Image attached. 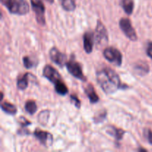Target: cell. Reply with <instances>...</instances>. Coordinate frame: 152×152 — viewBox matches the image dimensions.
I'll list each match as a JSON object with an SVG mask.
<instances>
[{
    "instance_id": "603a6c76",
    "label": "cell",
    "mask_w": 152,
    "mask_h": 152,
    "mask_svg": "<svg viewBox=\"0 0 152 152\" xmlns=\"http://www.w3.org/2000/svg\"><path fill=\"white\" fill-rule=\"evenodd\" d=\"M22 61H23L24 66L26 68H28V69H30V68L34 67V62L31 60V59L29 56H24L23 59H22Z\"/></svg>"
},
{
    "instance_id": "cb8c5ba5",
    "label": "cell",
    "mask_w": 152,
    "mask_h": 152,
    "mask_svg": "<svg viewBox=\"0 0 152 152\" xmlns=\"http://www.w3.org/2000/svg\"><path fill=\"white\" fill-rule=\"evenodd\" d=\"M70 98H71V102L75 105L76 108H80V107H81V101H80V99L77 97V96L72 94L70 96Z\"/></svg>"
},
{
    "instance_id": "8fae6325",
    "label": "cell",
    "mask_w": 152,
    "mask_h": 152,
    "mask_svg": "<svg viewBox=\"0 0 152 152\" xmlns=\"http://www.w3.org/2000/svg\"><path fill=\"white\" fill-rule=\"evenodd\" d=\"M94 42V34L92 32H86L83 36V45H84V50H86V53H91Z\"/></svg>"
},
{
    "instance_id": "4316f807",
    "label": "cell",
    "mask_w": 152,
    "mask_h": 152,
    "mask_svg": "<svg viewBox=\"0 0 152 152\" xmlns=\"http://www.w3.org/2000/svg\"><path fill=\"white\" fill-rule=\"evenodd\" d=\"M146 53H147V55H148V56L152 59V42L148 44V48H147V50H146Z\"/></svg>"
},
{
    "instance_id": "6da1fadb",
    "label": "cell",
    "mask_w": 152,
    "mask_h": 152,
    "mask_svg": "<svg viewBox=\"0 0 152 152\" xmlns=\"http://www.w3.org/2000/svg\"><path fill=\"white\" fill-rule=\"evenodd\" d=\"M96 81L105 94H111L121 88L122 83L118 74L110 68H105L96 72Z\"/></svg>"
},
{
    "instance_id": "52a82bcc",
    "label": "cell",
    "mask_w": 152,
    "mask_h": 152,
    "mask_svg": "<svg viewBox=\"0 0 152 152\" xmlns=\"http://www.w3.org/2000/svg\"><path fill=\"white\" fill-rule=\"evenodd\" d=\"M65 66H66L68 72L73 77H74L77 79H79V80H82V81H86L87 79L85 77L84 74H83L81 65L78 62H76L74 59H71V60L66 62Z\"/></svg>"
},
{
    "instance_id": "4fadbf2b",
    "label": "cell",
    "mask_w": 152,
    "mask_h": 152,
    "mask_svg": "<svg viewBox=\"0 0 152 152\" xmlns=\"http://www.w3.org/2000/svg\"><path fill=\"white\" fill-rule=\"evenodd\" d=\"M108 130H107V132L110 135L114 137L117 140H121L123 137V135L125 134V131L121 129H117V128H115L114 126H109L108 128Z\"/></svg>"
},
{
    "instance_id": "ac0fdd59",
    "label": "cell",
    "mask_w": 152,
    "mask_h": 152,
    "mask_svg": "<svg viewBox=\"0 0 152 152\" xmlns=\"http://www.w3.org/2000/svg\"><path fill=\"white\" fill-rule=\"evenodd\" d=\"M28 77L29 74L26 73L22 77H19L16 82V86L19 90H25L28 86Z\"/></svg>"
},
{
    "instance_id": "d6986e66",
    "label": "cell",
    "mask_w": 152,
    "mask_h": 152,
    "mask_svg": "<svg viewBox=\"0 0 152 152\" xmlns=\"http://www.w3.org/2000/svg\"><path fill=\"white\" fill-rule=\"evenodd\" d=\"M61 6L66 11H74L77 7L74 0H59Z\"/></svg>"
},
{
    "instance_id": "9a60e30c",
    "label": "cell",
    "mask_w": 152,
    "mask_h": 152,
    "mask_svg": "<svg viewBox=\"0 0 152 152\" xmlns=\"http://www.w3.org/2000/svg\"><path fill=\"white\" fill-rule=\"evenodd\" d=\"M121 6L126 14H132L134 7V0H122Z\"/></svg>"
},
{
    "instance_id": "5bb4252c",
    "label": "cell",
    "mask_w": 152,
    "mask_h": 152,
    "mask_svg": "<svg viewBox=\"0 0 152 152\" xmlns=\"http://www.w3.org/2000/svg\"><path fill=\"white\" fill-rule=\"evenodd\" d=\"M1 108L4 113L9 114V115H15L17 112V108L13 104L10 103V102H4L1 103Z\"/></svg>"
},
{
    "instance_id": "2e32d148",
    "label": "cell",
    "mask_w": 152,
    "mask_h": 152,
    "mask_svg": "<svg viewBox=\"0 0 152 152\" xmlns=\"http://www.w3.org/2000/svg\"><path fill=\"white\" fill-rule=\"evenodd\" d=\"M134 70L138 74H140V76H144L149 72V66H148L146 62H142L136 64L134 67Z\"/></svg>"
},
{
    "instance_id": "d4e9b609",
    "label": "cell",
    "mask_w": 152,
    "mask_h": 152,
    "mask_svg": "<svg viewBox=\"0 0 152 152\" xmlns=\"http://www.w3.org/2000/svg\"><path fill=\"white\" fill-rule=\"evenodd\" d=\"M19 123L22 126V128H25L26 126H29L31 124V122L28 121L26 118H25L24 117H20V118L19 119Z\"/></svg>"
},
{
    "instance_id": "5b68a950",
    "label": "cell",
    "mask_w": 152,
    "mask_h": 152,
    "mask_svg": "<svg viewBox=\"0 0 152 152\" xmlns=\"http://www.w3.org/2000/svg\"><path fill=\"white\" fill-rule=\"evenodd\" d=\"M120 29L123 32V34L126 35L127 38L132 41H137V35L132 25V22L129 18H122L119 22Z\"/></svg>"
},
{
    "instance_id": "7c38bea8",
    "label": "cell",
    "mask_w": 152,
    "mask_h": 152,
    "mask_svg": "<svg viewBox=\"0 0 152 152\" xmlns=\"http://www.w3.org/2000/svg\"><path fill=\"white\" fill-rule=\"evenodd\" d=\"M85 92H86V94L87 95L88 98L90 100L91 103H96L99 101V96L96 93L94 88L91 84L88 85L87 87L85 88Z\"/></svg>"
},
{
    "instance_id": "7402d4cb",
    "label": "cell",
    "mask_w": 152,
    "mask_h": 152,
    "mask_svg": "<svg viewBox=\"0 0 152 152\" xmlns=\"http://www.w3.org/2000/svg\"><path fill=\"white\" fill-rule=\"evenodd\" d=\"M106 116H107L106 111H99L98 114H95L94 115V123H101V122H102L104 120H105Z\"/></svg>"
},
{
    "instance_id": "44dd1931",
    "label": "cell",
    "mask_w": 152,
    "mask_h": 152,
    "mask_svg": "<svg viewBox=\"0 0 152 152\" xmlns=\"http://www.w3.org/2000/svg\"><path fill=\"white\" fill-rule=\"evenodd\" d=\"M49 114H50V112L48 110H45V111L40 112L38 116L39 123L43 126H45L48 123V120Z\"/></svg>"
},
{
    "instance_id": "277c9868",
    "label": "cell",
    "mask_w": 152,
    "mask_h": 152,
    "mask_svg": "<svg viewBox=\"0 0 152 152\" xmlns=\"http://www.w3.org/2000/svg\"><path fill=\"white\" fill-rule=\"evenodd\" d=\"M103 56L108 62L116 66H120L123 62V56L118 49L114 47H107L103 51Z\"/></svg>"
},
{
    "instance_id": "83f0119b",
    "label": "cell",
    "mask_w": 152,
    "mask_h": 152,
    "mask_svg": "<svg viewBox=\"0 0 152 152\" xmlns=\"http://www.w3.org/2000/svg\"><path fill=\"white\" fill-rule=\"evenodd\" d=\"M47 1H48L49 3H50V4H52V3H53V1H54V0H46Z\"/></svg>"
},
{
    "instance_id": "30bf717a",
    "label": "cell",
    "mask_w": 152,
    "mask_h": 152,
    "mask_svg": "<svg viewBox=\"0 0 152 152\" xmlns=\"http://www.w3.org/2000/svg\"><path fill=\"white\" fill-rule=\"evenodd\" d=\"M34 135L36 137V138L39 140L41 144H42L45 147H50L53 144V136L49 132L37 129L34 132Z\"/></svg>"
},
{
    "instance_id": "3957f363",
    "label": "cell",
    "mask_w": 152,
    "mask_h": 152,
    "mask_svg": "<svg viewBox=\"0 0 152 152\" xmlns=\"http://www.w3.org/2000/svg\"><path fill=\"white\" fill-rule=\"evenodd\" d=\"M95 44L98 48L103 47L108 42V31L101 21H98L94 34Z\"/></svg>"
},
{
    "instance_id": "7a4b0ae2",
    "label": "cell",
    "mask_w": 152,
    "mask_h": 152,
    "mask_svg": "<svg viewBox=\"0 0 152 152\" xmlns=\"http://www.w3.org/2000/svg\"><path fill=\"white\" fill-rule=\"evenodd\" d=\"M1 3L13 14L22 16L29 12V4L27 0H1Z\"/></svg>"
},
{
    "instance_id": "9c48e42d",
    "label": "cell",
    "mask_w": 152,
    "mask_h": 152,
    "mask_svg": "<svg viewBox=\"0 0 152 152\" xmlns=\"http://www.w3.org/2000/svg\"><path fill=\"white\" fill-rule=\"evenodd\" d=\"M50 59L56 65L63 67L66 64V55L58 50L56 47H53L49 52Z\"/></svg>"
},
{
    "instance_id": "ffe728a7",
    "label": "cell",
    "mask_w": 152,
    "mask_h": 152,
    "mask_svg": "<svg viewBox=\"0 0 152 152\" xmlns=\"http://www.w3.org/2000/svg\"><path fill=\"white\" fill-rule=\"evenodd\" d=\"M25 111L30 114L31 115H33L37 111V103L34 100H28L25 102Z\"/></svg>"
},
{
    "instance_id": "ba28073f",
    "label": "cell",
    "mask_w": 152,
    "mask_h": 152,
    "mask_svg": "<svg viewBox=\"0 0 152 152\" xmlns=\"http://www.w3.org/2000/svg\"><path fill=\"white\" fill-rule=\"evenodd\" d=\"M42 76L53 84H55L59 80H62V77L59 71L50 65H47L44 67L42 71Z\"/></svg>"
},
{
    "instance_id": "f1b7e54d",
    "label": "cell",
    "mask_w": 152,
    "mask_h": 152,
    "mask_svg": "<svg viewBox=\"0 0 152 152\" xmlns=\"http://www.w3.org/2000/svg\"><path fill=\"white\" fill-rule=\"evenodd\" d=\"M138 151H147L146 149H144V148H140L139 150H138Z\"/></svg>"
},
{
    "instance_id": "8992f818",
    "label": "cell",
    "mask_w": 152,
    "mask_h": 152,
    "mask_svg": "<svg viewBox=\"0 0 152 152\" xmlns=\"http://www.w3.org/2000/svg\"><path fill=\"white\" fill-rule=\"evenodd\" d=\"M31 6L36 15V19L39 25H44L45 24V7L42 0H31Z\"/></svg>"
},
{
    "instance_id": "e0dca14e",
    "label": "cell",
    "mask_w": 152,
    "mask_h": 152,
    "mask_svg": "<svg viewBox=\"0 0 152 152\" xmlns=\"http://www.w3.org/2000/svg\"><path fill=\"white\" fill-rule=\"evenodd\" d=\"M55 91L58 94L61 96H65L68 93V88L66 85L63 83L62 80H59L57 83H55Z\"/></svg>"
},
{
    "instance_id": "484cf974",
    "label": "cell",
    "mask_w": 152,
    "mask_h": 152,
    "mask_svg": "<svg viewBox=\"0 0 152 152\" xmlns=\"http://www.w3.org/2000/svg\"><path fill=\"white\" fill-rule=\"evenodd\" d=\"M144 134H145V136L148 140V142L152 145V131L150 129H146V130H145Z\"/></svg>"
}]
</instances>
